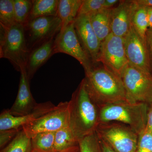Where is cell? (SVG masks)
Here are the masks:
<instances>
[{"instance_id":"6da1fadb","label":"cell","mask_w":152,"mask_h":152,"mask_svg":"<svg viewBox=\"0 0 152 152\" xmlns=\"http://www.w3.org/2000/svg\"><path fill=\"white\" fill-rule=\"evenodd\" d=\"M69 126L79 140L96 132L99 124L100 108L90 96L82 80L68 102Z\"/></svg>"},{"instance_id":"7a4b0ae2","label":"cell","mask_w":152,"mask_h":152,"mask_svg":"<svg viewBox=\"0 0 152 152\" xmlns=\"http://www.w3.org/2000/svg\"><path fill=\"white\" fill-rule=\"evenodd\" d=\"M85 73L88 92L99 107L126 101L121 78L104 66H94Z\"/></svg>"},{"instance_id":"3957f363","label":"cell","mask_w":152,"mask_h":152,"mask_svg":"<svg viewBox=\"0 0 152 152\" xmlns=\"http://www.w3.org/2000/svg\"><path fill=\"white\" fill-rule=\"evenodd\" d=\"M31 52L23 25L16 22L9 26L0 24V58L8 60L20 72L26 69Z\"/></svg>"},{"instance_id":"277c9868","label":"cell","mask_w":152,"mask_h":152,"mask_svg":"<svg viewBox=\"0 0 152 152\" xmlns=\"http://www.w3.org/2000/svg\"><path fill=\"white\" fill-rule=\"evenodd\" d=\"M148 105L127 101L104 106L99 109V124L118 122L129 127L140 135L145 129Z\"/></svg>"},{"instance_id":"5b68a950","label":"cell","mask_w":152,"mask_h":152,"mask_svg":"<svg viewBox=\"0 0 152 152\" xmlns=\"http://www.w3.org/2000/svg\"><path fill=\"white\" fill-rule=\"evenodd\" d=\"M121 79L128 102L152 104V74L145 72L128 64Z\"/></svg>"},{"instance_id":"8992f818","label":"cell","mask_w":152,"mask_h":152,"mask_svg":"<svg viewBox=\"0 0 152 152\" xmlns=\"http://www.w3.org/2000/svg\"><path fill=\"white\" fill-rule=\"evenodd\" d=\"M96 132L116 152H136L139 135L126 125L115 122L100 123Z\"/></svg>"},{"instance_id":"52a82bcc","label":"cell","mask_w":152,"mask_h":152,"mask_svg":"<svg viewBox=\"0 0 152 152\" xmlns=\"http://www.w3.org/2000/svg\"><path fill=\"white\" fill-rule=\"evenodd\" d=\"M62 25L61 19L56 16L38 17L29 20L25 25L24 29L30 51L56 37L61 29Z\"/></svg>"},{"instance_id":"ba28073f","label":"cell","mask_w":152,"mask_h":152,"mask_svg":"<svg viewBox=\"0 0 152 152\" xmlns=\"http://www.w3.org/2000/svg\"><path fill=\"white\" fill-rule=\"evenodd\" d=\"M98 62L102 63L104 66L121 78L129 64L124 38L111 33L101 43Z\"/></svg>"},{"instance_id":"9c48e42d","label":"cell","mask_w":152,"mask_h":152,"mask_svg":"<svg viewBox=\"0 0 152 152\" xmlns=\"http://www.w3.org/2000/svg\"><path fill=\"white\" fill-rule=\"evenodd\" d=\"M68 102H61L51 111L37 119L24 125L23 129L30 138L39 133L56 132L69 126Z\"/></svg>"},{"instance_id":"30bf717a","label":"cell","mask_w":152,"mask_h":152,"mask_svg":"<svg viewBox=\"0 0 152 152\" xmlns=\"http://www.w3.org/2000/svg\"><path fill=\"white\" fill-rule=\"evenodd\" d=\"M66 54L80 63L85 72L90 71L94 64L83 49L76 34L74 22L61 30L55 38L53 54Z\"/></svg>"},{"instance_id":"8fae6325","label":"cell","mask_w":152,"mask_h":152,"mask_svg":"<svg viewBox=\"0 0 152 152\" xmlns=\"http://www.w3.org/2000/svg\"><path fill=\"white\" fill-rule=\"evenodd\" d=\"M124 39L129 64L145 72L152 74L146 42L140 37L132 25Z\"/></svg>"},{"instance_id":"7c38bea8","label":"cell","mask_w":152,"mask_h":152,"mask_svg":"<svg viewBox=\"0 0 152 152\" xmlns=\"http://www.w3.org/2000/svg\"><path fill=\"white\" fill-rule=\"evenodd\" d=\"M80 43L93 64L98 63L101 43L96 35L88 15H78L74 21Z\"/></svg>"},{"instance_id":"4fadbf2b","label":"cell","mask_w":152,"mask_h":152,"mask_svg":"<svg viewBox=\"0 0 152 152\" xmlns=\"http://www.w3.org/2000/svg\"><path fill=\"white\" fill-rule=\"evenodd\" d=\"M138 6L135 0L120 1L118 5L112 9V33L124 37L130 29L133 15Z\"/></svg>"},{"instance_id":"5bb4252c","label":"cell","mask_w":152,"mask_h":152,"mask_svg":"<svg viewBox=\"0 0 152 152\" xmlns=\"http://www.w3.org/2000/svg\"><path fill=\"white\" fill-rule=\"evenodd\" d=\"M55 107L50 101L38 103L31 113L18 117L12 115L9 109L4 110L0 115V131L22 128L24 125L32 122L50 111Z\"/></svg>"},{"instance_id":"9a60e30c","label":"cell","mask_w":152,"mask_h":152,"mask_svg":"<svg viewBox=\"0 0 152 152\" xmlns=\"http://www.w3.org/2000/svg\"><path fill=\"white\" fill-rule=\"evenodd\" d=\"M18 91L15 102L9 111L14 116H21L31 113L38 103L35 100L31 93L30 81L26 69L20 72Z\"/></svg>"},{"instance_id":"2e32d148","label":"cell","mask_w":152,"mask_h":152,"mask_svg":"<svg viewBox=\"0 0 152 152\" xmlns=\"http://www.w3.org/2000/svg\"><path fill=\"white\" fill-rule=\"evenodd\" d=\"M54 42L55 39L53 38L31 51L26 67L30 81L39 68L54 55Z\"/></svg>"},{"instance_id":"e0dca14e","label":"cell","mask_w":152,"mask_h":152,"mask_svg":"<svg viewBox=\"0 0 152 152\" xmlns=\"http://www.w3.org/2000/svg\"><path fill=\"white\" fill-rule=\"evenodd\" d=\"M112 9H103L89 15L93 29L101 43L111 33Z\"/></svg>"},{"instance_id":"ac0fdd59","label":"cell","mask_w":152,"mask_h":152,"mask_svg":"<svg viewBox=\"0 0 152 152\" xmlns=\"http://www.w3.org/2000/svg\"><path fill=\"white\" fill-rule=\"evenodd\" d=\"M83 1V0H58V16L61 20V29L74 22Z\"/></svg>"},{"instance_id":"d6986e66","label":"cell","mask_w":152,"mask_h":152,"mask_svg":"<svg viewBox=\"0 0 152 152\" xmlns=\"http://www.w3.org/2000/svg\"><path fill=\"white\" fill-rule=\"evenodd\" d=\"M78 145V140L69 126L56 132L54 152L61 151Z\"/></svg>"},{"instance_id":"ffe728a7","label":"cell","mask_w":152,"mask_h":152,"mask_svg":"<svg viewBox=\"0 0 152 152\" xmlns=\"http://www.w3.org/2000/svg\"><path fill=\"white\" fill-rule=\"evenodd\" d=\"M58 0H34L29 20L43 16H58Z\"/></svg>"},{"instance_id":"44dd1931","label":"cell","mask_w":152,"mask_h":152,"mask_svg":"<svg viewBox=\"0 0 152 152\" xmlns=\"http://www.w3.org/2000/svg\"><path fill=\"white\" fill-rule=\"evenodd\" d=\"M56 132L39 133L31 138V152H54Z\"/></svg>"},{"instance_id":"7402d4cb","label":"cell","mask_w":152,"mask_h":152,"mask_svg":"<svg viewBox=\"0 0 152 152\" xmlns=\"http://www.w3.org/2000/svg\"><path fill=\"white\" fill-rule=\"evenodd\" d=\"M0 152H31V139L22 129L10 143L1 150Z\"/></svg>"},{"instance_id":"603a6c76","label":"cell","mask_w":152,"mask_h":152,"mask_svg":"<svg viewBox=\"0 0 152 152\" xmlns=\"http://www.w3.org/2000/svg\"><path fill=\"white\" fill-rule=\"evenodd\" d=\"M132 26L140 37L146 41V36L149 28L146 7L138 6L133 15Z\"/></svg>"},{"instance_id":"cb8c5ba5","label":"cell","mask_w":152,"mask_h":152,"mask_svg":"<svg viewBox=\"0 0 152 152\" xmlns=\"http://www.w3.org/2000/svg\"><path fill=\"white\" fill-rule=\"evenodd\" d=\"M15 21L25 26L29 20L32 1L13 0Z\"/></svg>"},{"instance_id":"d4e9b609","label":"cell","mask_w":152,"mask_h":152,"mask_svg":"<svg viewBox=\"0 0 152 152\" xmlns=\"http://www.w3.org/2000/svg\"><path fill=\"white\" fill-rule=\"evenodd\" d=\"M80 152H103L100 139L96 132L79 140Z\"/></svg>"},{"instance_id":"484cf974","label":"cell","mask_w":152,"mask_h":152,"mask_svg":"<svg viewBox=\"0 0 152 152\" xmlns=\"http://www.w3.org/2000/svg\"><path fill=\"white\" fill-rule=\"evenodd\" d=\"M15 23L13 0H1L0 24L9 26Z\"/></svg>"},{"instance_id":"4316f807","label":"cell","mask_w":152,"mask_h":152,"mask_svg":"<svg viewBox=\"0 0 152 152\" xmlns=\"http://www.w3.org/2000/svg\"><path fill=\"white\" fill-rule=\"evenodd\" d=\"M105 3V0H83L78 15H89L106 9Z\"/></svg>"},{"instance_id":"83f0119b","label":"cell","mask_w":152,"mask_h":152,"mask_svg":"<svg viewBox=\"0 0 152 152\" xmlns=\"http://www.w3.org/2000/svg\"><path fill=\"white\" fill-rule=\"evenodd\" d=\"M136 152H152V133L144 130L139 135Z\"/></svg>"},{"instance_id":"f1b7e54d","label":"cell","mask_w":152,"mask_h":152,"mask_svg":"<svg viewBox=\"0 0 152 152\" xmlns=\"http://www.w3.org/2000/svg\"><path fill=\"white\" fill-rule=\"evenodd\" d=\"M22 128L13 129L0 131V148L1 150L6 147L16 136Z\"/></svg>"},{"instance_id":"f546056e","label":"cell","mask_w":152,"mask_h":152,"mask_svg":"<svg viewBox=\"0 0 152 152\" xmlns=\"http://www.w3.org/2000/svg\"><path fill=\"white\" fill-rule=\"evenodd\" d=\"M146 42L149 55L152 74V29L148 30L146 36Z\"/></svg>"},{"instance_id":"4dcf8cb0","label":"cell","mask_w":152,"mask_h":152,"mask_svg":"<svg viewBox=\"0 0 152 152\" xmlns=\"http://www.w3.org/2000/svg\"><path fill=\"white\" fill-rule=\"evenodd\" d=\"M151 105V107L149 108L146 126L145 131L152 133V104Z\"/></svg>"},{"instance_id":"1f68e13d","label":"cell","mask_w":152,"mask_h":152,"mask_svg":"<svg viewBox=\"0 0 152 152\" xmlns=\"http://www.w3.org/2000/svg\"><path fill=\"white\" fill-rule=\"evenodd\" d=\"M99 138L100 139L103 152H116L107 142L100 138L99 137Z\"/></svg>"},{"instance_id":"d6a6232c","label":"cell","mask_w":152,"mask_h":152,"mask_svg":"<svg viewBox=\"0 0 152 152\" xmlns=\"http://www.w3.org/2000/svg\"><path fill=\"white\" fill-rule=\"evenodd\" d=\"M149 28L152 29V7H146Z\"/></svg>"},{"instance_id":"836d02e7","label":"cell","mask_w":152,"mask_h":152,"mask_svg":"<svg viewBox=\"0 0 152 152\" xmlns=\"http://www.w3.org/2000/svg\"><path fill=\"white\" fill-rule=\"evenodd\" d=\"M140 6L152 7V0H135Z\"/></svg>"},{"instance_id":"e575fe53","label":"cell","mask_w":152,"mask_h":152,"mask_svg":"<svg viewBox=\"0 0 152 152\" xmlns=\"http://www.w3.org/2000/svg\"><path fill=\"white\" fill-rule=\"evenodd\" d=\"M120 1L117 0H105V5L106 9H112L117 3L119 2Z\"/></svg>"},{"instance_id":"d590c367","label":"cell","mask_w":152,"mask_h":152,"mask_svg":"<svg viewBox=\"0 0 152 152\" xmlns=\"http://www.w3.org/2000/svg\"><path fill=\"white\" fill-rule=\"evenodd\" d=\"M58 152H80V148H79V145L77 146L73 147Z\"/></svg>"}]
</instances>
